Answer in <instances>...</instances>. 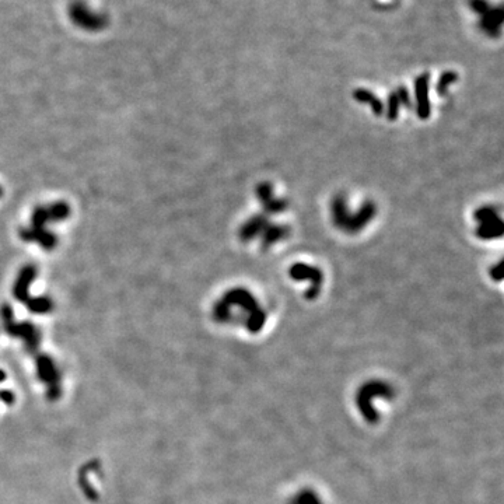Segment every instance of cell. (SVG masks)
Wrapping results in <instances>:
<instances>
[{
    "instance_id": "7",
    "label": "cell",
    "mask_w": 504,
    "mask_h": 504,
    "mask_svg": "<svg viewBox=\"0 0 504 504\" xmlns=\"http://www.w3.org/2000/svg\"><path fill=\"white\" fill-rule=\"evenodd\" d=\"M289 234V229L283 227V226H273V224H267L266 229L263 230V241H262V247L266 250L270 245L280 241L284 237H287Z\"/></svg>"
},
{
    "instance_id": "6",
    "label": "cell",
    "mask_w": 504,
    "mask_h": 504,
    "mask_svg": "<svg viewBox=\"0 0 504 504\" xmlns=\"http://www.w3.org/2000/svg\"><path fill=\"white\" fill-rule=\"evenodd\" d=\"M502 21H503V13L500 7H490L485 14L482 15L481 20V27L483 31H486L489 35H497L499 30L502 27Z\"/></svg>"
},
{
    "instance_id": "15",
    "label": "cell",
    "mask_w": 504,
    "mask_h": 504,
    "mask_svg": "<svg viewBox=\"0 0 504 504\" xmlns=\"http://www.w3.org/2000/svg\"><path fill=\"white\" fill-rule=\"evenodd\" d=\"M471 6L478 14L483 15L490 8L489 3L486 0H471Z\"/></svg>"
},
{
    "instance_id": "13",
    "label": "cell",
    "mask_w": 504,
    "mask_h": 504,
    "mask_svg": "<svg viewBox=\"0 0 504 504\" xmlns=\"http://www.w3.org/2000/svg\"><path fill=\"white\" fill-rule=\"evenodd\" d=\"M399 98L396 96V93L393 91L389 94V98H388V119H396L398 117V112H399Z\"/></svg>"
},
{
    "instance_id": "16",
    "label": "cell",
    "mask_w": 504,
    "mask_h": 504,
    "mask_svg": "<svg viewBox=\"0 0 504 504\" xmlns=\"http://www.w3.org/2000/svg\"><path fill=\"white\" fill-rule=\"evenodd\" d=\"M395 93H396V96L399 98L400 104H403L405 107H410V98H409L408 90L405 89V87H399Z\"/></svg>"
},
{
    "instance_id": "9",
    "label": "cell",
    "mask_w": 504,
    "mask_h": 504,
    "mask_svg": "<svg viewBox=\"0 0 504 504\" xmlns=\"http://www.w3.org/2000/svg\"><path fill=\"white\" fill-rule=\"evenodd\" d=\"M353 97L356 98L357 101H360V103H363V104L370 105L371 110H373L374 114L378 115V117L384 112V105H382V103H381L373 93H370V91H367V90L364 89H357L355 90Z\"/></svg>"
},
{
    "instance_id": "1",
    "label": "cell",
    "mask_w": 504,
    "mask_h": 504,
    "mask_svg": "<svg viewBox=\"0 0 504 504\" xmlns=\"http://www.w3.org/2000/svg\"><path fill=\"white\" fill-rule=\"evenodd\" d=\"M224 301L229 305L236 304L241 308H244L248 312V318H247V328L251 332H258L263 322H265V311L260 308L256 300L253 298L251 293L245 289H233L230 290L226 297Z\"/></svg>"
},
{
    "instance_id": "12",
    "label": "cell",
    "mask_w": 504,
    "mask_h": 504,
    "mask_svg": "<svg viewBox=\"0 0 504 504\" xmlns=\"http://www.w3.org/2000/svg\"><path fill=\"white\" fill-rule=\"evenodd\" d=\"M286 208H287V202L284 199H274V198H272L270 200H267L266 203H263L265 213H272V215L282 213Z\"/></svg>"
},
{
    "instance_id": "5",
    "label": "cell",
    "mask_w": 504,
    "mask_h": 504,
    "mask_svg": "<svg viewBox=\"0 0 504 504\" xmlns=\"http://www.w3.org/2000/svg\"><path fill=\"white\" fill-rule=\"evenodd\" d=\"M267 224H269V223H267L266 216L263 215L253 216V217H251V219L241 227V230H240V237H241L243 241H251V240H253L258 234L263 233V230L266 229Z\"/></svg>"
},
{
    "instance_id": "14",
    "label": "cell",
    "mask_w": 504,
    "mask_h": 504,
    "mask_svg": "<svg viewBox=\"0 0 504 504\" xmlns=\"http://www.w3.org/2000/svg\"><path fill=\"white\" fill-rule=\"evenodd\" d=\"M256 196L259 198V200L263 203H266L267 200H270L273 198V192H272V185L267 184V182H262L259 186H256Z\"/></svg>"
},
{
    "instance_id": "4",
    "label": "cell",
    "mask_w": 504,
    "mask_h": 504,
    "mask_svg": "<svg viewBox=\"0 0 504 504\" xmlns=\"http://www.w3.org/2000/svg\"><path fill=\"white\" fill-rule=\"evenodd\" d=\"M429 74H422L416 79L415 91L417 100V115L419 118L427 119L430 117V101H429Z\"/></svg>"
},
{
    "instance_id": "8",
    "label": "cell",
    "mask_w": 504,
    "mask_h": 504,
    "mask_svg": "<svg viewBox=\"0 0 504 504\" xmlns=\"http://www.w3.org/2000/svg\"><path fill=\"white\" fill-rule=\"evenodd\" d=\"M503 220L499 219L496 222L483 223L479 224L476 236L483 240H492V238H500L503 236Z\"/></svg>"
},
{
    "instance_id": "11",
    "label": "cell",
    "mask_w": 504,
    "mask_h": 504,
    "mask_svg": "<svg viewBox=\"0 0 504 504\" xmlns=\"http://www.w3.org/2000/svg\"><path fill=\"white\" fill-rule=\"evenodd\" d=\"M475 219L479 222V224H483V223H492L499 220L500 217L497 216L496 210L493 208H482L478 209L476 213H475Z\"/></svg>"
},
{
    "instance_id": "2",
    "label": "cell",
    "mask_w": 504,
    "mask_h": 504,
    "mask_svg": "<svg viewBox=\"0 0 504 504\" xmlns=\"http://www.w3.org/2000/svg\"><path fill=\"white\" fill-rule=\"evenodd\" d=\"M289 274L294 279V280H304V279H308L311 282V287L307 290L305 293V297L307 298H315V297L319 294V287L322 284V279H324V274L322 272L319 270L318 267H312L310 265H305V263H296L293 266L290 267Z\"/></svg>"
},
{
    "instance_id": "3",
    "label": "cell",
    "mask_w": 504,
    "mask_h": 504,
    "mask_svg": "<svg viewBox=\"0 0 504 504\" xmlns=\"http://www.w3.org/2000/svg\"><path fill=\"white\" fill-rule=\"evenodd\" d=\"M374 216H376V205L373 202H366L362 209L357 212V215L348 216L343 230L348 231L350 234H355L357 231L363 230L367 226V223L373 220Z\"/></svg>"
},
{
    "instance_id": "10",
    "label": "cell",
    "mask_w": 504,
    "mask_h": 504,
    "mask_svg": "<svg viewBox=\"0 0 504 504\" xmlns=\"http://www.w3.org/2000/svg\"><path fill=\"white\" fill-rule=\"evenodd\" d=\"M457 79H458V76H457L455 72H445V73L440 77L437 86H436V90H437L438 94H440V96H444L445 91L448 90V87L451 86L452 83L457 82Z\"/></svg>"
},
{
    "instance_id": "17",
    "label": "cell",
    "mask_w": 504,
    "mask_h": 504,
    "mask_svg": "<svg viewBox=\"0 0 504 504\" xmlns=\"http://www.w3.org/2000/svg\"><path fill=\"white\" fill-rule=\"evenodd\" d=\"M502 265H503V263L499 262L496 266H493L490 269V276H492V279L496 280V282H500L502 277H503V273H502Z\"/></svg>"
}]
</instances>
